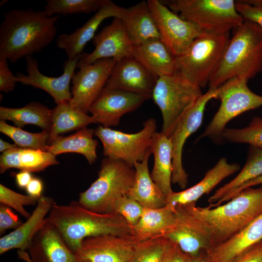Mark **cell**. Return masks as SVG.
<instances>
[{
	"label": "cell",
	"mask_w": 262,
	"mask_h": 262,
	"mask_svg": "<svg viewBox=\"0 0 262 262\" xmlns=\"http://www.w3.org/2000/svg\"><path fill=\"white\" fill-rule=\"evenodd\" d=\"M59 17L32 8L5 13L0 26V59L16 63L40 52L54 40Z\"/></svg>",
	"instance_id": "obj_1"
},
{
	"label": "cell",
	"mask_w": 262,
	"mask_h": 262,
	"mask_svg": "<svg viewBox=\"0 0 262 262\" xmlns=\"http://www.w3.org/2000/svg\"><path fill=\"white\" fill-rule=\"evenodd\" d=\"M181 206L207 233L213 247L227 241L262 214V185L246 188L214 208L197 207L196 203Z\"/></svg>",
	"instance_id": "obj_2"
},
{
	"label": "cell",
	"mask_w": 262,
	"mask_h": 262,
	"mask_svg": "<svg viewBox=\"0 0 262 262\" xmlns=\"http://www.w3.org/2000/svg\"><path fill=\"white\" fill-rule=\"evenodd\" d=\"M75 253L85 239L104 234L132 235V227L115 213H98L78 201L53 205L47 217Z\"/></svg>",
	"instance_id": "obj_3"
},
{
	"label": "cell",
	"mask_w": 262,
	"mask_h": 262,
	"mask_svg": "<svg viewBox=\"0 0 262 262\" xmlns=\"http://www.w3.org/2000/svg\"><path fill=\"white\" fill-rule=\"evenodd\" d=\"M232 30V36L210 79L209 89H217L235 77L248 81L262 71V29L244 19Z\"/></svg>",
	"instance_id": "obj_4"
},
{
	"label": "cell",
	"mask_w": 262,
	"mask_h": 262,
	"mask_svg": "<svg viewBox=\"0 0 262 262\" xmlns=\"http://www.w3.org/2000/svg\"><path fill=\"white\" fill-rule=\"evenodd\" d=\"M135 176L133 167L123 161L105 157L101 162L98 178L80 194L78 202L96 213H112L114 203L127 196L132 187Z\"/></svg>",
	"instance_id": "obj_5"
},
{
	"label": "cell",
	"mask_w": 262,
	"mask_h": 262,
	"mask_svg": "<svg viewBox=\"0 0 262 262\" xmlns=\"http://www.w3.org/2000/svg\"><path fill=\"white\" fill-rule=\"evenodd\" d=\"M162 2L203 33H229L244 21L236 10L233 0H170Z\"/></svg>",
	"instance_id": "obj_6"
},
{
	"label": "cell",
	"mask_w": 262,
	"mask_h": 262,
	"mask_svg": "<svg viewBox=\"0 0 262 262\" xmlns=\"http://www.w3.org/2000/svg\"><path fill=\"white\" fill-rule=\"evenodd\" d=\"M229 38V33H203L183 54L176 57L175 73L204 88L209 84Z\"/></svg>",
	"instance_id": "obj_7"
},
{
	"label": "cell",
	"mask_w": 262,
	"mask_h": 262,
	"mask_svg": "<svg viewBox=\"0 0 262 262\" xmlns=\"http://www.w3.org/2000/svg\"><path fill=\"white\" fill-rule=\"evenodd\" d=\"M202 94L200 87L176 73L159 78L152 98L162 113L161 132L169 137L180 118Z\"/></svg>",
	"instance_id": "obj_8"
},
{
	"label": "cell",
	"mask_w": 262,
	"mask_h": 262,
	"mask_svg": "<svg viewBox=\"0 0 262 262\" xmlns=\"http://www.w3.org/2000/svg\"><path fill=\"white\" fill-rule=\"evenodd\" d=\"M247 82L235 77L217 88L214 99L220 100V105L199 139H221L229 121L246 112L262 106V96L253 92L247 86Z\"/></svg>",
	"instance_id": "obj_9"
},
{
	"label": "cell",
	"mask_w": 262,
	"mask_h": 262,
	"mask_svg": "<svg viewBox=\"0 0 262 262\" xmlns=\"http://www.w3.org/2000/svg\"><path fill=\"white\" fill-rule=\"evenodd\" d=\"M156 129V120L149 118L144 122L143 129L136 133H125L99 125L95 130L94 135L101 141L106 157L123 161L133 167L151 152V144Z\"/></svg>",
	"instance_id": "obj_10"
},
{
	"label": "cell",
	"mask_w": 262,
	"mask_h": 262,
	"mask_svg": "<svg viewBox=\"0 0 262 262\" xmlns=\"http://www.w3.org/2000/svg\"><path fill=\"white\" fill-rule=\"evenodd\" d=\"M116 63L113 59H103L86 64L79 59V70L71 80L70 104L87 114L105 87Z\"/></svg>",
	"instance_id": "obj_11"
},
{
	"label": "cell",
	"mask_w": 262,
	"mask_h": 262,
	"mask_svg": "<svg viewBox=\"0 0 262 262\" xmlns=\"http://www.w3.org/2000/svg\"><path fill=\"white\" fill-rule=\"evenodd\" d=\"M162 40L176 57L183 54L203 32L194 24L182 19L162 1L148 0Z\"/></svg>",
	"instance_id": "obj_12"
},
{
	"label": "cell",
	"mask_w": 262,
	"mask_h": 262,
	"mask_svg": "<svg viewBox=\"0 0 262 262\" xmlns=\"http://www.w3.org/2000/svg\"><path fill=\"white\" fill-rule=\"evenodd\" d=\"M216 89H209L183 115L169 137L172 146V182L184 189L188 183V174L182 164V155L184 145L187 138L202 124L206 106L209 101L215 98Z\"/></svg>",
	"instance_id": "obj_13"
},
{
	"label": "cell",
	"mask_w": 262,
	"mask_h": 262,
	"mask_svg": "<svg viewBox=\"0 0 262 262\" xmlns=\"http://www.w3.org/2000/svg\"><path fill=\"white\" fill-rule=\"evenodd\" d=\"M138 243L132 235H100L84 239L75 255L77 262H128Z\"/></svg>",
	"instance_id": "obj_14"
},
{
	"label": "cell",
	"mask_w": 262,
	"mask_h": 262,
	"mask_svg": "<svg viewBox=\"0 0 262 262\" xmlns=\"http://www.w3.org/2000/svg\"><path fill=\"white\" fill-rule=\"evenodd\" d=\"M147 99L137 93L105 87L88 112L95 123L106 128L117 126L123 115L135 111Z\"/></svg>",
	"instance_id": "obj_15"
},
{
	"label": "cell",
	"mask_w": 262,
	"mask_h": 262,
	"mask_svg": "<svg viewBox=\"0 0 262 262\" xmlns=\"http://www.w3.org/2000/svg\"><path fill=\"white\" fill-rule=\"evenodd\" d=\"M80 56L66 61L64 64L63 73L58 77L43 74L39 70L37 60L33 56L27 57L25 58L27 74L17 72L15 75L16 81L17 82L44 90L53 98L57 105L69 102L72 98L70 83L75 73Z\"/></svg>",
	"instance_id": "obj_16"
},
{
	"label": "cell",
	"mask_w": 262,
	"mask_h": 262,
	"mask_svg": "<svg viewBox=\"0 0 262 262\" xmlns=\"http://www.w3.org/2000/svg\"><path fill=\"white\" fill-rule=\"evenodd\" d=\"M28 251L18 250V258L26 262H77L75 253L47 218Z\"/></svg>",
	"instance_id": "obj_17"
},
{
	"label": "cell",
	"mask_w": 262,
	"mask_h": 262,
	"mask_svg": "<svg viewBox=\"0 0 262 262\" xmlns=\"http://www.w3.org/2000/svg\"><path fill=\"white\" fill-rule=\"evenodd\" d=\"M93 42L94 49L80 56V60L83 63L93 64L103 59H113L117 62L132 56L133 46L122 19L114 18L95 36Z\"/></svg>",
	"instance_id": "obj_18"
},
{
	"label": "cell",
	"mask_w": 262,
	"mask_h": 262,
	"mask_svg": "<svg viewBox=\"0 0 262 262\" xmlns=\"http://www.w3.org/2000/svg\"><path fill=\"white\" fill-rule=\"evenodd\" d=\"M127 12L128 8L110 0L82 26L70 33L60 34L56 40L57 46L65 51L68 59H75L83 53L84 47L94 38L97 29L105 19L113 17L124 20Z\"/></svg>",
	"instance_id": "obj_19"
},
{
	"label": "cell",
	"mask_w": 262,
	"mask_h": 262,
	"mask_svg": "<svg viewBox=\"0 0 262 262\" xmlns=\"http://www.w3.org/2000/svg\"><path fill=\"white\" fill-rule=\"evenodd\" d=\"M157 79L132 56L116 62L105 87L120 89L152 98Z\"/></svg>",
	"instance_id": "obj_20"
},
{
	"label": "cell",
	"mask_w": 262,
	"mask_h": 262,
	"mask_svg": "<svg viewBox=\"0 0 262 262\" xmlns=\"http://www.w3.org/2000/svg\"><path fill=\"white\" fill-rule=\"evenodd\" d=\"M175 206V223L163 237L175 243L185 253L198 256L212 247L209 237L183 206Z\"/></svg>",
	"instance_id": "obj_21"
},
{
	"label": "cell",
	"mask_w": 262,
	"mask_h": 262,
	"mask_svg": "<svg viewBox=\"0 0 262 262\" xmlns=\"http://www.w3.org/2000/svg\"><path fill=\"white\" fill-rule=\"evenodd\" d=\"M55 203L53 198L42 196L31 216L19 227L0 239V254L12 249L28 250L32 240L43 226L47 214Z\"/></svg>",
	"instance_id": "obj_22"
},
{
	"label": "cell",
	"mask_w": 262,
	"mask_h": 262,
	"mask_svg": "<svg viewBox=\"0 0 262 262\" xmlns=\"http://www.w3.org/2000/svg\"><path fill=\"white\" fill-rule=\"evenodd\" d=\"M262 240V214L227 241L204 252L207 262H233L250 247Z\"/></svg>",
	"instance_id": "obj_23"
},
{
	"label": "cell",
	"mask_w": 262,
	"mask_h": 262,
	"mask_svg": "<svg viewBox=\"0 0 262 262\" xmlns=\"http://www.w3.org/2000/svg\"><path fill=\"white\" fill-rule=\"evenodd\" d=\"M237 164H229L225 157L220 158L208 170L203 179L193 186L180 192H172L166 196V204L174 206L196 203L205 194L209 193L223 180L238 171Z\"/></svg>",
	"instance_id": "obj_24"
},
{
	"label": "cell",
	"mask_w": 262,
	"mask_h": 262,
	"mask_svg": "<svg viewBox=\"0 0 262 262\" xmlns=\"http://www.w3.org/2000/svg\"><path fill=\"white\" fill-rule=\"evenodd\" d=\"M132 56L157 79L175 72L176 57L160 39H153L133 47Z\"/></svg>",
	"instance_id": "obj_25"
},
{
	"label": "cell",
	"mask_w": 262,
	"mask_h": 262,
	"mask_svg": "<svg viewBox=\"0 0 262 262\" xmlns=\"http://www.w3.org/2000/svg\"><path fill=\"white\" fill-rule=\"evenodd\" d=\"M59 163L49 151L17 147L2 152L0 157V173L12 168L31 173L38 172Z\"/></svg>",
	"instance_id": "obj_26"
},
{
	"label": "cell",
	"mask_w": 262,
	"mask_h": 262,
	"mask_svg": "<svg viewBox=\"0 0 262 262\" xmlns=\"http://www.w3.org/2000/svg\"><path fill=\"white\" fill-rule=\"evenodd\" d=\"M175 221V206L166 204L160 208H144L138 222L132 227L131 235L138 242L164 236Z\"/></svg>",
	"instance_id": "obj_27"
},
{
	"label": "cell",
	"mask_w": 262,
	"mask_h": 262,
	"mask_svg": "<svg viewBox=\"0 0 262 262\" xmlns=\"http://www.w3.org/2000/svg\"><path fill=\"white\" fill-rule=\"evenodd\" d=\"M151 152L140 162L136 163L135 180L127 196L139 203L145 208L156 209L166 205V196L153 181L149 173L148 161Z\"/></svg>",
	"instance_id": "obj_28"
},
{
	"label": "cell",
	"mask_w": 262,
	"mask_h": 262,
	"mask_svg": "<svg viewBox=\"0 0 262 262\" xmlns=\"http://www.w3.org/2000/svg\"><path fill=\"white\" fill-rule=\"evenodd\" d=\"M154 156V165L150 173L153 181L167 196L171 188L172 176V146L170 137L163 133L156 132L150 146Z\"/></svg>",
	"instance_id": "obj_29"
},
{
	"label": "cell",
	"mask_w": 262,
	"mask_h": 262,
	"mask_svg": "<svg viewBox=\"0 0 262 262\" xmlns=\"http://www.w3.org/2000/svg\"><path fill=\"white\" fill-rule=\"evenodd\" d=\"M124 21L133 47L153 39H161L147 1L143 0L128 8Z\"/></svg>",
	"instance_id": "obj_30"
},
{
	"label": "cell",
	"mask_w": 262,
	"mask_h": 262,
	"mask_svg": "<svg viewBox=\"0 0 262 262\" xmlns=\"http://www.w3.org/2000/svg\"><path fill=\"white\" fill-rule=\"evenodd\" d=\"M95 130L86 127L67 136H58L49 146L48 151L54 155L67 152H76L84 156L90 164L97 159L98 142L93 138Z\"/></svg>",
	"instance_id": "obj_31"
},
{
	"label": "cell",
	"mask_w": 262,
	"mask_h": 262,
	"mask_svg": "<svg viewBox=\"0 0 262 262\" xmlns=\"http://www.w3.org/2000/svg\"><path fill=\"white\" fill-rule=\"evenodd\" d=\"M51 123L49 145L60 134L78 131L95 122L92 116L72 106L69 101L57 105L51 110Z\"/></svg>",
	"instance_id": "obj_32"
},
{
	"label": "cell",
	"mask_w": 262,
	"mask_h": 262,
	"mask_svg": "<svg viewBox=\"0 0 262 262\" xmlns=\"http://www.w3.org/2000/svg\"><path fill=\"white\" fill-rule=\"evenodd\" d=\"M51 110L39 102H33L19 108L0 107V120H10L18 128L27 124L36 125L50 131Z\"/></svg>",
	"instance_id": "obj_33"
},
{
	"label": "cell",
	"mask_w": 262,
	"mask_h": 262,
	"mask_svg": "<svg viewBox=\"0 0 262 262\" xmlns=\"http://www.w3.org/2000/svg\"><path fill=\"white\" fill-rule=\"evenodd\" d=\"M262 175V149L250 146L246 163L231 180L218 188L208 199L210 204L219 201L225 196L245 183Z\"/></svg>",
	"instance_id": "obj_34"
},
{
	"label": "cell",
	"mask_w": 262,
	"mask_h": 262,
	"mask_svg": "<svg viewBox=\"0 0 262 262\" xmlns=\"http://www.w3.org/2000/svg\"><path fill=\"white\" fill-rule=\"evenodd\" d=\"M110 0H48L44 11L49 16L54 14L68 15L96 13Z\"/></svg>",
	"instance_id": "obj_35"
},
{
	"label": "cell",
	"mask_w": 262,
	"mask_h": 262,
	"mask_svg": "<svg viewBox=\"0 0 262 262\" xmlns=\"http://www.w3.org/2000/svg\"><path fill=\"white\" fill-rule=\"evenodd\" d=\"M0 131L10 137L19 147L48 151L49 131L31 133L0 121Z\"/></svg>",
	"instance_id": "obj_36"
},
{
	"label": "cell",
	"mask_w": 262,
	"mask_h": 262,
	"mask_svg": "<svg viewBox=\"0 0 262 262\" xmlns=\"http://www.w3.org/2000/svg\"><path fill=\"white\" fill-rule=\"evenodd\" d=\"M172 243L163 236L138 242L128 262H162Z\"/></svg>",
	"instance_id": "obj_37"
},
{
	"label": "cell",
	"mask_w": 262,
	"mask_h": 262,
	"mask_svg": "<svg viewBox=\"0 0 262 262\" xmlns=\"http://www.w3.org/2000/svg\"><path fill=\"white\" fill-rule=\"evenodd\" d=\"M221 139L229 143L248 144L262 149V118H253L248 125L243 128H226Z\"/></svg>",
	"instance_id": "obj_38"
},
{
	"label": "cell",
	"mask_w": 262,
	"mask_h": 262,
	"mask_svg": "<svg viewBox=\"0 0 262 262\" xmlns=\"http://www.w3.org/2000/svg\"><path fill=\"white\" fill-rule=\"evenodd\" d=\"M39 198L17 193L0 184V203L13 209L26 219L31 213L24 208V206L34 205Z\"/></svg>",
	"instance_id": "obj_39"
},
{
	"label": "cell",
	"mask_w": 262,
	"mask_h": 262,
	"mask_svg": "<svg viewBox=\"0 0 262 262\" xmlns=\"http://www.w3.org/2000/svg\"><path fill=\"white\" fill-rule=\"evenodd\" d=\"M144 208L135 200L125 196L114 203L111 212L120 215L132 227L138 222Z\"/></svg>",
	"instance_id": "obj_40"
},
{
	"label": "cell",
	"mask_w": 262,
	"mask_h": 262,
	"mask_svg": "<svg viewBox=\"0 0 262 262\" xmlns=\"http://www.w3.org/2000/svg\"><path fill=\"white\" fill-rule=\"evenodd\" d=\"M235 6L245 20L254 22L262 29V7L250 5L243 0L235 1Z\"/></svg>",
	"instance_id": "obj_41"
},
{
	"label": "cell",
	"mask_w": 262,
	"mask_h": 262,
	"mask_svg": "<svg viewBox=\"0 0 262 262\" xmlns=\"http://www.w3.org/2000/svg\"><path fill=\"white\" fill-rule=\"evenodd\" d=\"M23 222L15 214L11 208L4 204H0V234L9 229H16Z\"/></svg>",
	"instance_id": "obj_42"
},
{
	"label": "cell",
	"mask_w": 262,
	"mask_h": 262,
	"mask_svg": "<svg viewBox=\"0 0 262 262\" xmlns=\"http://www.w3.org/2000/svg\"><path fill=\"white\" fill-rule=\"evenodd\" d=\"M16 82L15 75L10 70L8 60L0 59V91L9 93L14 90Z\"/></svg>",
	"instance_id": "obj_43"
},
{
	"label": "cell",
	"mask_w": 262,
	"mask_h": 262,
	"mask_svg": "<svg viewBox=\"0 0 262 262\" xmlns=\"http://www.w3.org/2000/svg\"><path fill=\"white\" fill-rule=\"evenodd\" d=\"M192 256L185 253L172 241L162 262H191Z\"/></svg>",
	"instance_id": "obj_44"
},
{
	"label": "cell",
	"mask_w": 262,
	"mask_h": 262,
	"mask_svg": "<svg viewBox=\"0 0 262 262\" xmlns=\"http://www.w3.org/2000/svg\"><path fill=\"white\" fill-rule=\"evenodd\" d=\"M233 262H262V240L250 247Z\"/></svg>",
	"instance_id": "obj_45"
},
{
	"label": "cell",
	"mask_w": 262,
	"mask_h": 262,
	"mask_svg": "<svg viewBox=\"0 0 262 262\" xmlns=\"http://www.w3.org/2000/svg\"><path fill=\"white\" fill-rule=\"evenodd\" d=\"M259 184H262V175L257 177V178L249 181L243 184L238 188L236 189L235 190L232 191L230 193L225 196L217 202L214 204H212L210 206L212 208H214L219 206L221 205L223 202L230 200L244 189Z\"/></svg>",
	"instance_id": "obj_46"
},
{
	"label": "cell",
	"mask_w": 262,
	"mask_h": 262,
	"mask_svg": "<svg viewBox=\"0 0 262 262\" xmlns=\"http://www.w3.org/2000/svg\"><path fill=\"white\" fill-rule=\"evenodd\" d=\"M25 189L28 195L40 198L42 196L43 183L41 179L33 177Z\"/></svg>",
	"instance_id": "obj_47"
},
{
	"label": "cell",
	"mask_w": 262,
	"mask_h": 262,
	"mask_svg": "<svg viewBox=\"0 0 262 262\" xmlns=\"http://www.w3.org/2000/svg\"><path fill=\"white\" fill-rule=\"evenodd\" d=\"M15 177L16 184L20 188H26L33 178L31 173L27 171H20Z\"/></svg>",
	"instance_id": "obj_48"
},
{
	"label": "cell",
	"mask_w": 262,
	"mask_h": 262,
	"mask_svg": "<svg viewBox=\"0 0 262 262\" xmlns=\"http://www.w3.org/2000/svg\"><path fill=\"white\" fill-rule=\"evenodd\" d=\"M19 147L15 144H12L2 139H0V151L3 152L8 150Z\"/></svg>",
	"instance_id": "obj_49"
},
{
	"label": "cell",
	"mask_w": 262,
	"mask_h": 262,
	"mask_svg": "<svg viewBox=\"0 0 262 262\" xmlns=\"http://www.w3.org/2000/svg\"><path fill=\"white\" fill-rule=\"evenodd\" d=\"M191 262H207L205 258L204 253L198 256L193 257Z\"/></svg>",
	"instance_id": "obj_50"
},
{
	"label": "cell",
	"mask_w": 262,
	"mask_h": 262,
	"mask_svg": "<svg viewBox=\"0 0 262 262\" xmlns=\"http://www.w3.org/2000/svg\"><path fill=\"white\" fill-rule=\"evenodd\" d=\"M243 1L250 5L262 7V0H245Z\"/></svg>",
	"instance_id": "obj_51"
},
{
	"label": "cell",
	"mask_w": 262,
	"mask_h": 262,
	"mask_svg": "<svg viewBox=\"0 0 262 262\" xmlns=\"http://www.w3.org/2000/svg\"><path fill=\"white\" fill-rule=\"evenodd\" d=\"M7 0H2L0 2V6H2V5L5 3Z\"/></svg>",
	"instance_id": "obj_52"
},
{
	"label": "cell",
	"mask_w": 262,
	"mask_h": 262,
	"mask_svg": "<svg viewBox=\"0 0 262 262\" xmlns=\"http://www.w3.org/2000/svg\"><path fill=\"white\" fill-rule=\"evenodd\" d=\"M88 262V261H83V262Z\"/></svg>",
	"instance_id": "obj_53"
}]
</instances>
